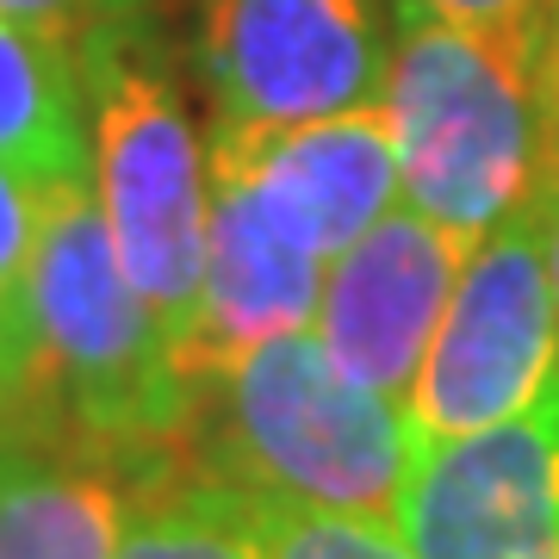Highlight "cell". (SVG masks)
Returning <instances> with one entry per match:
<instances>
[{"label":"cell","mask_w":559,"mask_h":559,"mask_svg":"<svg viewBox=\"0 0 559 559\" xmlns=\"http://www.w3.org/2000/svg\"><path fill=\"white\" fill-rule=\"evenodd\" d=\"M25 318L32 385L13 436L106 460L138 491L193 466L200 392L187 385L168 330L124 274L87 180L44 187Z\"/></svg>","instance_id":"cell-1"},{"label":"cell","mask_w":559,"mask_h":559,"mask_svg":"<svg viewBox=\"0 0 559 559\" xmlns=\"http://www.w3.org/2000/svg\"><path fill=\"white\" fill-rule=\"evenodd\" d=\"M404 205L479 242L522 205L554 200L540 119V50L448 20H404L385 62Z\"/></svg>","instance_id":"cell-2"},{"label":"cell","mask_w":559,"mask_h":559,"mask_svg":"<svg viewBox=\"0 0 559 559\" xmlns=\"http://www.w3.org/2000/svg\"><path fill=\"white\" fill-rule=\"evenodd\" d=\"M212 423H200L205 473L305 503L330 516L399 522L423 466V441L404 404L380 399L342 373L318 330H286L261 342L218 385Z\"/></svg>","instance_id":"cell-3"},{"label":"cell","mask_w":559,"mask_h":559,"mask_svg":"<svg viewBox=\"0 0 559 559\" xmlns=\"http://www.w3.org/2000/svg\"><path fill=\"white\" fill-rule=\"evenodd\" d=\"M87 112H94V200L143 305L175 342H193L212 237V168L175 69L150 50L138 20L75 44Z\"/></svg>","instance_id":"cell-4"},{"label":"cell","mask_w":559,"mask_h":559,"mask_svg":"<svg viewBox=\"0 0 559 559\" xmlns=\"http://www.w3.org/2000/svg\"><path fill=\"white\" fill-rule=\"evenodd\" d=\"M559 200V193H554ZM554 200L522 205L473 242L423 373L404 399L423 454L535 411L559 385V299L547 218Z\"/></svg>","instance_id":"cell-5"},{"label":"cell","mask_w":559,"mask_h":559,"mask_svg":"<svg viewBox=\"0 0 559 559\" xmlns=\"http://www.w3.org/2000/svg\"><path fill=\"white\" fill-rule=\"evenodd\" d=\"M200 69L218 119L305 124L385 100L380 0H205Z\"/></svg>","instance_id":"cell-6"},{"label":"cell","mask_w":559,"mask_h":559,"mask_svg":"<svg viewBox=\"0 0 559 559\" xmlns=\"http://www.w3.org/2000/svg\"><path fill=\"white\" fill-rule=\"evenodd\" d=\"M399 535L417 559H559V385L498 429L429 448Z\"/></svg>","instance_id":"cell-7"},{"label":"cell","mask_w":559,"mask_h":559,"mask_svg":"<svg viewBox=\"0 0 559 559\" xmlns=\"http://www.w3.org/2000/svg\"><path fill=\"white\" fill-rule=\"evenodd\" d=\"M473 242L423 218L417 205H392L360 242H348L318 299V342L342 373L380 399L404 404L423 373V355L454 299Z\"/></svg>","instance_id":"cell-8"},{"label":"cell","mask_w":559,"mask_h":559,"mask_svg":"<svg viewBox=\"0 0 559 559\" xmlns=\"http://www.w3.org/2000/svg\"><path fill=\"white\" fill-rule=\"evenodd\" d=\"M205 162L255 180L280 224L323 261H336L348 242L367 237L404 193L399 124L385 100L305 124L212 119Z\"/></svg>","instance_id":"cell-9"},{"label":"cell","mask_w":559,"mask_h":559,"mask_svg":"<svg viewBox=\"0 0 559 559\" xmlns=\"http://www.w3.org/2000/svg\"><path fill=\"white\" fill-rule=\"evenodd\" d=\"M212 168V162H205ZM323 299V255H311L237 168H212V237H205L200 323L180 355L193 392H212L286 330H311Z\"/></svg>","instance_id":"cell-10"},{"label":"cell","mask_w":559,"mask_h":559,"mask_svg":"<svg viewBox=\"0 0 559 559\" xmlns=\"http://www.w3.org/2000/svg\"><path fill=\"white\" fill-rule=\"evenodd\" d=\"M138 485L38 436H0V559H119Z\"/></svg>","instance_id":"cell-11"},{"label":"cell","mask_w":559,"mask_h":559,"mask_svg":"<svg viewBox=\"0 0 559 559\" xmlns=\"http://www.w3.org/2000/svg\"><path fill=\"white\" fill-rule=\"evenodd\" d=\"M0 162L32 187H94V131L87 87L69 44L0 13Z\"/></svg>","instance_id":"cell-12"},{"label":"cell","mask_w":559,"mask_h":559,"mask_svg":"<svg viewBox=\"0 0 559 559\" xmlns=\"http://www.w3.org/2000/svg\"><path fill=\"white\" fill-rule=\"evenodd\" d=\"M119 559H267L261 503L205 466H180L131 498Z\"/></svg>","instance_id":"cell-13"},{"label":"cell","mask_w":559,"mask_h":559,"mask_svg":"<svg viewBox=\"0 0 559 559\" xmlns=\"http://www.w3.org/2000/svg\"><path fill=\"white\" fill-rule=\"evenodd\" d=\"M261 503V547L267 559H417L404 547V535H392L385 522L360 516H330V510H305V503Z\"/></svg>","instance_id":"cell-14"},{"label":"cell","mask_w":559,"mask_h":559,"mask_svg":"<svg viewBox=\"0 0 559 559\" xmlns=\"http://www.w3.org/2000/svg\"><path fill=\"white\" fill-rule=\"evenodd\" d=\"M38 212L44 193L20 168L0 162V311L25 318V274H32V249H38Z\"/></svg>","instance_id":"cell-15"},{"label":"cell","mask_w":559,"mask_h":559,"mask_svg":"<svg viewBox=\"0 0 559 559\" xmlns=\"http://www.w3.org/2000/svg\"><path fill=\"white\" fill-rule=\"evenodd\" d=\"M547 7H554V0H392V13H404V20L473 25V32L535 44V50L547 44Z\"/></svg>","instance_id":"cell-16"},{"label":"cell","mask_w":559,"mask_h":559,"mask_svg":"<svg viewBox=\"0 0 559 559\" xmlns=\"http://www.w3.org/2000/svg\"><path fill=\"white\" fill-rule=\"evenodd\" d=\"M150 0H0V13L7 20H20L32 25V32H44V38H57V44H87L94 32H106V25H119V20H138Z\"/></svg>","instance_id":"cell-17"},{"label":"cell","mask_w":559,"mask_h":559,"mask_svg":"<svg viewBox=\"0 0 559 559\" xmlns=\"http://www.w3.org/2000/svg\"><path fill=\"white\" fill-rule=\"evenodd\" d=\"M25 385H32V318L0 311V436H13L25 411Z\"/></svg>","instance_id":"cell-18"},{"label":"cell","mask_w":559,"mask_h":559,"mask_svg":"<svg viewBox=\"0 0 559 559\" xmlns=\"http://www.w3.org/2000/svg\"><path fill=\"white\" fill-rule=\"evenodd\" d=\"M547 249H554V299H559V200H554V218H547Z\"/></svg>","instance_id":"cell-19"}]
</instances>
